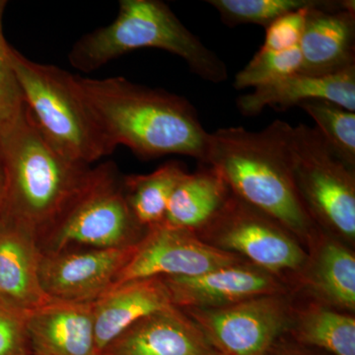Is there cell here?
Instances as JSON below:
<instances>
[{
  "mask_svg": "<svg viewBox=\"0 0 355 355\" xmlns=\"http://www.w3.org/2000/svg\"><path fill=\"white\" fill-rule=\"evenodd\" d=\"M73 79L114 149L127 146L142 159L178 154L207 162L210 133L188 100L121 76Z\"/></svg>",
  "mask_w": 355,
  "mask_h": 355,
  "instance_id": "6da1fadb",
  "label": "cell"
},
{
  "mask_svg": "<svg viewBox=\"0 0 355 355\" xmlns=\"http://www.w3.org/2000/svg\"><path fill=\"white\" fill-rule=\"evenodd\" d=\"M291 128L280 120L259 132L219 128L209 135L205 164L218 171L233 195L308 244L320 228L306 210L292 176Z\"/></svg>",
  "mask_w": 355,
  "mask_h": 355,
  "instance_id": "7a4b0ae2",
  "label": "cell"
},
{
  "mask_svg": "<svg viewBox=\"0 0 355 355\" xmlns=\"http://www.w3.org/2000/svg\"><path fill=\"white\" fill-rule=\"evenodd\" d=\"M0 166L6 179L0 214L29 228L38 240L64 214L92 171L51 146L27 106L12 127L0 132Z\"/></svg>",
  "mask_w": 355,
  "mask_h": 355,
  "instance_id": "3957f363",
  "label": "cell"
},
{
  "mask_svg": "<svg viewBox=\"0 0 355 355\" xmlns=\"http://www.w3.org/2000/svg\"><path fill=\"white\" fill-rule=\"evenodd\" d=\"M144 48L159 49L183 58L203 80L216 84L227 80L223 60L160 0H121L114 22L79 39L70 50L69 60L74 69L88 73Z\"/></svg>",
  "mask_w": 355,
  "mask_h": 355,
  "instance_id": "277c9868",
  "label": "cell"
},
{
  "mask_svg": "<svg viewBox=\"0 0 355 355\" xmlns=\"http://www.w3.org/2000/svg\"><path fill=\"white\" fill-rule=\"evenodd\" d=\"M9 55L25 105L51 146L70 160L88 166L114 153L79 93L73 74L33 62L12 46Z\"/></svg>",
  "mask_w": 355,
  "mask_h": 355,
  "instance_id": "5b68a950",
  "label": "cell"
},
{
  "mask_svg": "<svg viewBox=\"0 0 355 355\" xmlns=\"http://www.w3.org/2000/svg\"><path fill=\"white\" fill-rule=\"evenodd\" d=\"M146 231L128 207L123 178L108 162L92 168L83 189L38 241L42 253L123 248L137 244Z\"/></svg>",
  "mask_w": 355,
  "mask_h": 355,
  "instance_id": "8992f818",
  "label": "cell"
},
{
  "mask_svg": "<svg viewBox=\"0 0 355 355\" xmlns=\"http://www.w3.org/2000/svg\"><path fill=\"white\" fill-rule=\"evenodd\" d=\"M289 163L303 205L315 224L342 241L355 240V168L338 157L316 128L292 127Z\"/></svg>",
  "mask_w": 355,
  "mask_h": 355,
  "instance_id": "52a82bcc",
  "label": "cell"
},
{
  "mask_svg": "<svg viewBox=\"0 0 355 355\" xmlns=\"http://www.w3.org/2000/svg\"><path fill=\"white\" fill-rule=\"evenodd\" d=\"M197 234L207 244L237 254L279 279L286 273L295 275L307 259V251L295 236L233 193Z\"/></svg>",
  "mask_w": 355,
  "mask_h": 355,
  "instance_id": "ba28073f",
  "label": "cell"
},
{
  "mask_svg": "<svg viewBox=\"0 0 355 355\" xmlns=\"http://www.w3.org/2000/svg\"><path fill=\"white\" fill-rule=\"evenodd\" d=\"M287 294L263 295L212 309L184 310L198 324L217 355H270L288 330Z\"/></svg>",
  "mask_w": 355,
  "mask_h": 355,
  "instance_id": "9c48e42d",
  "label": "cell"
},
{
  "mask_svg": "<svg viewBox=\"0 0 355 355\" xmlns=\"http://www.w3.org/2000/svg\"><path fill=\"white\" fill-rule=\"evenodd\" d=\"M242 261L237 254L207 244L193 231L160 224L147 229L113 286L151 277H196Z\"/></svg>",
  "mask_w": 355,
  "mask_h": 355,
  "instance_id": "30bf717a",
  "label": "cell"
},
{
  "mask_svg": "<svg viewBox=\"0 0 355 355\" xmlns=\"http://www.w3.org/2000/svg\"><path fill=\"white\" fill-rule=\"evenodd\" d=\"M135 246L42 253L40 279L44 293L55 300L95 302L114 286Z\"/></svg>",
  "mask_w": 355,
  "mask_h": 355,
  "instance_id": "8fae6325",
  "label": "cell"
},
{
  "mask_svg": "<svg viewBox=\"0 0 355 355\" xmlns=\"http://www.w3.org/2000/svg\"><path fill=\"white\" fill-rule=\"evenodd\" d=\"M162 279L172 304L180 309H212L288 291L282 279L247 261L196 277Z\"/></svg>",
  "mask_w": 355,
  "mask_h": 355,
  "instance_id": "7c38bea8",
  "label": "cell"
},
{
  "mask_svg": "<svg viewBox=\"0 0 355 355\" xmlns=\"http://www.w3.org/2000/svg\"><path fill=\"white\" fill-rule=\"evenodd\" d=\"M299 49V73L330 76L355 67L354 0H322L311 7Z\"/></svg>",
  "mask_w": 355,
  "mask_h": 355,
  "instance_id": "4fadbf2b",
  "label": "cell"
},
{
  "mask_svg": "<svg viewBox=\"0 0 355 355\" xmlns=\"http://www.w3.org/2000/svg\"><path fill=\"white\" fill-rule=\"evenodd\" d=\"M102 355H217L202 329L172 305L132 324Z\"/></svg>",
  "mask_w": 355,
  "mask_h": 355,
  "instance_id": "5bb4252c",
  "label": "cell"
},
{
  "mask_svg": "<svg viewBox=\"0 0 355 355\" xmlns=\"http://www.w3.org/2000/svg\"><path fill=\"white\" fill-rule=\"evenodd\" d=\"M28 336L32 355H102L96 340L94 302L51 299L30 311Z\"/></svg>",
  "mask_w": 355,
  "mask_h": 355,
  "instance_id": "9a60e30c",
  "label": "cell"
},
{
  "mask_svg": "<svg viewBox=\"0 0 355 355\" xmlns=\"http://www.w3.org/2000/svg\"><path fill=\"white\" fill-rule=\"evenodd\" d=\"M307 259L295 275L313 301L345 312L355 309V256L342 240L320 229L308 242Z\"/></svg>",
  "mask_w": 355,
  "mask_h": 355,
  "instance_id": "2e32d148",
  "label": "cell"
},
{
  "mask_svg": "<svg viewBox=\"0 0 355 355\" xmlns=\"http://www.w3.org/2000/svg\"><path fill=\"white\" fill-rule=\"evenodd\" d=\"M42 252L38 236L0 214V297L32 311L48 303L40 279Z\"/></svg>",
  "mask_w": 355,
  "mask_h": 355,
  "instance_id": "e0dca14e",
  "label": "cell"
},
{
  "mask_svg": "<svg viewBox=\"0 0 355 355\" xmlns=\"http://www.w3.org/2000/svg\"><path fill=\"white\" fill-rule=\"evenodd\" d=\"M311 100H326L355 112V67L330 76L291 74L240 96L237 107L243 116H254L268 107L286 111Z\"/></svg>",
  "mask_w": 355,
  "mask_h": 355,
  "instance_id": "ac0fdd59",
  "label": "cell"
},
{
  "mask_svg": "<svg viewBox=\"0 0 355 355\" xmlns=\"http://www.w3.org/2000/svg\"><path fill=\"white\" fill-rule=\"evenodd\" d=\"M172 305L162 277L130 280L111 287L94 302L96 340L101 354L139 320Z\"/></svg>",
  "mask_w": 355,
  "mask_h": 355,
  "instance_id": "d6986e66",
  "label": "cell"
},
{
  "mask_svg": "<svg viewBox=\"0 0 355 355\" xmlns=\"http://www.w3.org/2000/svg\"><path fill=\"white\" fill-rule=\"evenodd\" d=\"M200 165L198 171L188 173L173 191L162 224L198 233L227 202L232 191L223 178L212 166Z\"/></svg>",
  "mask_w": 355,
  "mask_h": 355,
  "instance_id": "ffe728a7",
  "label": "cell"
},
{
  "mask_svg": "<svg viewBox=\"0 0 355 355\" xmlns=\"http://www.w3.org/2000/svg\"><path fill=\"white\" fill-rule=\"evenodd\" d=\"M294 342L331 355H355V319L316 301L294 309L288 330Z\"/></svg>",
  "mask_w": 355,
  "mask_h": 355,
  "instance_id": "44dd1931",
  "label": "cell"
},
{
  "mask_svg": "<svg viewBox=\"0 0 355 355\" xmlns=\"http://www.w3.org/2000/svg\"><path fill=\"white\" fill-rule=\"evenodd\" d=\"M188 173L181 163L170 161L150 174L123 177V193L140 227L147 230L164 222L173 191Z\"/></svg>",
  "mask_w": 355,
  "mask_h": 355,
  "instance_id": "7402d4cb",
  "label": "cell"
},
{
  "mask_svg": "<svg viewBox=\"0 0 355 355\" xmlns=\"http://www.w3.org/2000/svg\"><path fill=\"white\" fill-rule=\"evenodd\" d=\"M298 107L314 120L334 153L355 168V112L326 100H311L300 103Z\"/></svg>",
  "mask_w": 355,
  "mask_h": 355,
  "instance_id": "603a6c76",
  "label": "cell"
},
{
  "mask_svg": "<svg viewBox=\"0 0 355 355\" xmlns=\"http://www.w3.org/2000/svg\"><path fill=\"white\" fill-rule=\"evenodd\" d=\"M229 27L243 24L270 27L286 14L313 6L317 0H209Z\"/></svg>",
  "mask_w": 355,
  "mask_h": 355,
  "instance_id": "cb8c5ba5",
  "label": "cell"
},
{
  "mask_svg": "<svg viewBox=\"0 0 355 355\" xmlns=\"http://www.w3.org/2000/svg\"><path fill=\"white\" fill-rule=\"evenodd\" d=\"M302 57L299 46L288 51H259L242 70L235 76L237 90L259 87L273 83L291 74L300 72Z\"/></svg>",
  "mask_w": 355,
  "mask_h": 355,
  "instance_id": "d4e9b609",
  "label": "cell"
},
{
  "mask_svg": "<svg viewBox=\"0 0 355 355\" xmlns=\"http://www.w3.org/2000/svg\"><path fill=\"white\" fill-rule=\"evenodd\" d=\"M6 0H0V132L12 127L25 109L24 97L11 64L9 49L3 33Z\"/></svg>",
  "mask_w": 355,
  "mask_h": 355,
  "instance_id": "484cf974",
  "label": "cell"
},
{
  "mask_svg": "<svg viewBox=\"0 0 355 355\" xmlns=\"http://www.w3.org/2000/svg\"><path fill=\"white\" fill-rule=\"evenodd\" d=\"M29 313L0 297V355H32L28 336Z\"/></svg>",
  "mask_w": 355,
  "mask_h": 355,
  "instance_id": "4316f807",
  "label": "cell"
},
{
  "mask_svg": "<svg viewBox=\"0 0 355 355\" xmlns=\"http://www.w3.org/2000/svg\"><path fill=\"white\" fill-rule=\"evenodd\" d=\"M317 0L313 6L304 7L294 12L286 14L275 20L266 29V39L260 49L263 51H288L299 46L311 7L321 3Z\"/></svg>",
  "mask_w": 355,
  "mask_h": 355,
  "instance_id": "83f0119b",
  "label": "cell"
},
{
  "mask_svg": "<svg viewBox=\"0 0 355 355\" xmlns=\"http://www.w3.org/2000/svg\"><path fill=\"white\" fill-rule=\"evenodd\" d=\"M270 355H318L308 347L299 345L297 343H277Z\"/></svg>",
  "mask_w": 355,
  "mask_h": 355,
  "instance_id": "f1b7e54d",
  "label": "cell"
},
{
  "mask_svg": "<svg viewBox=\"0 0 355 355\" xmlns=\"http://www.w3.org/2000/svg\"><path fill=\"white\" fill-rule=\"evenodd\" d=\"M4 202H6V179H4L1 166H0V212L3 209Z\"/></svg>",
  "mask_w": 355,
  "mask_h": 355,
  "instance_id": "f546056e",
  "label": "cell"
}]
</instances>
